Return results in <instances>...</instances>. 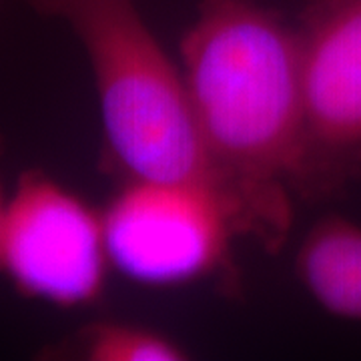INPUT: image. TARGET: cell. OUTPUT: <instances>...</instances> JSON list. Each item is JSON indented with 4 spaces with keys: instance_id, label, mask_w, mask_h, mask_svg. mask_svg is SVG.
Wrapping results in <instances>:
<instances>
[{
    "instance_id": "7",
    "label": "cell",
    "mask_w": 361,
    "mask_h": 361,
    "mask_svg": "<svg viewBox=\"0 0 361 361\" xmlns=\"http://www.w3.org/2000/svg\"><path fill=\"white\" fill-rule=\"evenodd\" d=\"M65 353L82 361H185L191 351L165 331L141 323L101 322L85 325Z\"/></svg>"
},
{
    "instance_id": "4",
    "label": "cell",
    "mask_w": 361,
    "mask_h": 361,
    "mask_svg": "<svg viewBox=\"0 0 361 361\" xmlns=\"http://www.w3.org/2000/svg\"><path fill=\"white\" fill-rule=\"evenodd\" d=\"M113 269L104 213L39 169L25 171L0 225V273L61 310L97 303Z\"/></svg>"
},
{
    "instance_id": "1",
    "label": "cell",
    "mask_w": 361,
    "mask_h": 361,
    "mask_svg": "<svg viewBox=\"0 0 361 361\" xmlns=\"http://www.w3.org/2000/svg\"><path fill=\"white\" fill-rule=\"evenodd\" d=\"M180 73L239 237L279 253L303 127L299 26L259 0H199Z\"/></svg>"
},
{
    "instance_id": "5",
    "label": "cell",
    "mask_w": 361,
    "mask_h": 361,
    "mask_svg": "<svg viewBox=\"0 0 361 361\" xmlns=\"http://www.w3.org/2000/svg\"><path fill=\"white\" fill-rule=\"evenodd\" d=\"M113 269L151 287L237 279L239 237L219 197L193 185L123 180L103 209Z\"/></svg>"
},
{
    "instance_id": "2",
    "label": "cell",
    "mask_w": 361,
    "mask_h": 361,
    "mask_svg": "<svg viewBox=\"0 0 361 361\" xmlns=\"http://www.w3.org/2000/svg\"><path fill=\"white\" fill-rule=\"evenodd\" d=\"M25 2L63 20L85 49L109 161L123 180L201 187L219 197L233 221L197 129L180 66L159 44L135 0Z\"/></svg>"
},
{
    "instance_id": "8",
    "label": "cell",
    "mask_w": 361,
    "mask_h": 361,
    "mask_svg": "<svg viewBox=\"0 0 361 361\" xmlns=\"http://www.w3.org/2000/svg\"><path fill=\"white\" fill-rule=\"evenodd\" d=\"M6 199H8V195L4 193V187H2V180H0V225H2V217H4V207H6Z\"/></svg>"
},
{
    "instance_id": "3",
    "label": "cell",
    "mask_w": 361,
    "mask_h": 361,
    "mask_svg": "<svg viewBox=\"0 0 361 361\" xmlns=\"http://www.w3.org/2000/svg\"><path fill=\"white\" fill-rule=\"evenodd\" d=\"M297 26L303 127L291 191L319 203L361 179V0H307Z\"/></svg>"
},
{
    "instance_id": "6",
    "label": "cell",
    "mask_w": 361,
    "mask_h": 361,
    "mask_svg": "<svg viewBox=\"0 0 361 361\" xmlns=\"http://www.w3.org/2000/svg\"><path fill=\"white\" fill-rule=\"evenodd\" d=\"M295 275L305 293L327 315L361 323V225L325 215L303 237Z\"/></svg>"
}]
</instances>
